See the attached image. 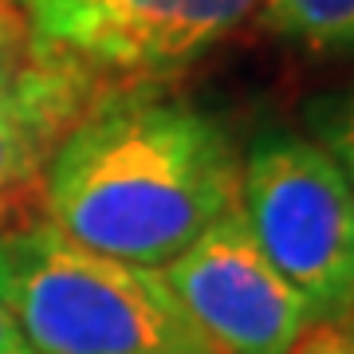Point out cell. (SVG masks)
Wrapping results in <instances>:
<instances>
[{
  "label": "cell",
  "mask_w": 354,
  "mask_h": 354,
  "mask_svg": "<svg viewBox=\"0 0 354 354\" xmlns=\"http://www.w3.org/2000/svg\"><path fill=\"white\" fill-rule=\"evenodd\" d=\"M236 193L228 127L153 83H106L39 181L44 221L67 241L158 272L236 209Z\"/></svg>",
  "instance_id": "6da1fadb"
},
{
  "label": "cell",
  "mask_w": 354,
  "mask_h": 354,
  "mask_svg": "<svg viewBox=\"0 0 354 354\" xmlns=\"http://www.w3.org/2000/svg\"><path fill=\"white\" fill-rule=\"evenodd\" d=\"M248 232L304 295L311 323L354 311V193L319 142L299 130H260L241 158L236 193Z\"/></svg>",
  "instance_id": "3957f363"
},
{
  "label": "cell",
  "mask_w": 354,
  "mask_h": 354,
  "mask_svg": "<svg viewBox=\"0 0 354 354\" xmlns=\"http://www.w3.org/2000/svg\"><path fill=\"white\" fill-rule=\"evenodd\" d=\"M111 79L64 55L32 51L0 83V216L39 193L55 146Z\"/></svg>",
  "instance_id": "8992f818"
},
{
  "label": "cell",
  "mask_w": 354,
  "mask_h": 354,
  "mask_svg": "<svg viewBox=\"0 0 354 354\" xmlns=\"http://www.w3.org/2000/svg\"><path fill=\"white\" fill-rule=\"evenodd\" d=\"M260 12L304 48L354 55V0H260Z\"/></svg>",
  "instance_id": "52a82bcc"
},
{
  "label": "cell",
  "mask_w": 354,
  "mask_h": 354,
  "mask_svg": "<svg viewBox=\"0 0 354 354\" xmlns=\"http://www.w3.org/2000/svg\"><path fill=\"white\" fill-rule=\"evenodd\" d=\"M8 354H39V351H32V346L24 342V346H16V351H8Z\"/></svg>",
  "instance_id": "7c38bea8"
},
{
  "label": "cell",
  "mask_w": 354,
  "mask_h": 354,
  "mask_svg": "<svg viewBox=\"0 0 354 354\" xmlns=\"http://www.w3.org/2000/svg\"><path fill=\"white\" fill-rule=\"evenodd\" d=\"M291 354H354V311L342 319L311 323Z\"/></svg>",
  "instance_id": "30bf717a"
},
{
  "label": "cell",
  "mask_w": 354,
  "mask_h": 354,
  "mask_svg": "<svg viewBox=\"0 0 354 354\" xmlns=\"http://www.w3.org/2000/svg\"><path fill=\"white\" fill-rule=\"evenodd\" d=\"M16 346H24V339H20V330H16L12 315L4 311V304H0V354L16 351Z\"/></svg>",
  "instance_id": "8fae6325"
},
{
  "label": "cell",
  "mask_w": 354,
  "mask_h": 354,
  "mask_svg": "<svg viewBox=\"0 0 354 354\" xmlns=\"http://www.w3.org/2000/svg\"><path fill=\"white\" fill-rule=\"evenodd\" d=\"M304 127L307 138L319 142L342 169L346 185L354 193V87L315 95L304 106Z\"/></svg>",
  "instance_id": "ba28073f"
},
{
  "label": "cell",
  "mask_w": 354,
  "mask_h": 354,
  "mask_svg": "<svg viewBox=\"0 0 354 354\" xmlns=\"http://www.w3.org/2000/svg\"><path fill=\"white\" fill-rule=\"evenodd\" d=\"M0 304L39 354H221L158 268L91 252L48 221L0 228Z\"/></svg>",
  "instance_id": "7a4b0ae2"
},
{
  "label": "cell",
  "mask_w": 354,
  "mask_h": 354,
  "mask_svg": "<svg viewBox=\"0 0 354 354\" xmlns=\"http://www.w3.org/2000/svg\"><path fill=\"white\" fill-rule=\"evenodd\" d=\"M162 276L221 354H291L311 327L304 295L260 252L241 209L216 216Z\"/></svg>",
  "instance_id": "5b68a950"
},
{
  "label": "cell",
  "mask_w": 354,
  "mask_h": 354,
  "mask_svg": "<svg viewBox=\"0 0 354 354\" xmlns=\"http://www.w3.org/2000/svg\"><path fill=\"white\" fill-rule=\"evenodd\" d=\"M20 12L32 51L111 83H158L236 36L260 0H28Z\"/></svg>",
  "instance_id": "277c9868"
},
{
  "label": "cell",
  "mask_w": 354,
  "mask_h": 354,
  "mask_svg": "<svg viewBox=\"0 0 354 354\" xmlns=\"http://www.w3.org/2000/svg\"><path fill=\"white\" fill-rule=\"evenodd\" d=\"M12 4H16V8H24V4H28V0H12Z\"/></svg>",
  "instance_id": "4fadbf2b"
},
{
  "label": "cell",
  "mask_w": 354,
  "mask_h": 354,
  "mask_svg": "<svg viewBox=\"0 0 354 354\" xmlns=\"http://www.w3.org/2000/svg\"><path fill=\"white\" fill-rule=\"evenodd\" d=\"M28 55H32V36H28L24 12L12 0H0V83L12 75Z\"/></svg>",
  "instance_id": "9c48e42d"
}]
</instances>
